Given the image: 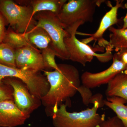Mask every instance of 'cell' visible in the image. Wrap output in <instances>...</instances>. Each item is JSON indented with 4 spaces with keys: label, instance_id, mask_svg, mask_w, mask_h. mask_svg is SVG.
Masks as SVG:
<instances>
[{
    "label": "cell",
    "instance_id": "1",
    "mask_svg": "<svg viewBox=\"0 0 127 127\" xmlns=\"http://www.w3.org/2000/svg\"><path fill=\"white\" fill-rule=\"evenodd\" d=\"M43 72L50 89L41 101L51 116L63 102L68 101L76 95L81 85V77L77 68L67 64H58V68L54 70Z\"/></svg>",
    "mask_w": 127,
    "mask_h": 127
},
{
    "label": "cell",
    "instance_id": "2",
    "mask_svg": "<svg viewBox=\"0 0 127 127\" xmlns=\"http://www.w3.org/2000/svg\"><path fill=\"white\" fill-rule=\"evenodd\" d=\"M84 24L82 22H79L66 30L69 34L64 38V42L70 56L69 60L78 63L84 66L87 63L92 62L94 57L103 63L113 59V55L112 52L113 49L111 46L105 49L104 53H98V52H103L104 48L99 46L92 47L77 38L76 35L78 29Z\"/></svg>",
    "mask_w": 127,
    "mask_h": 127
},
{
    "label": "cell",
    "instance_id": "3",
    "mask_svg": "<svg viewBox=\"0 0 127 127\" xmlns=\"http://www.w3.org/2000/svg\"><path fill=\"white\" fill-rule=\"evenodd\" d=\"M93 106L78 112H68L67 105L62 104L57 111L51 115L55 127H99L105 120L104 114L97 113L99 103L95 102Z\"/></svg>",
    "mask_w": 127,
    "mask_h": 127
},
{
    "label": "cell",
    "instance_id": "4",
    "mask_svg": "<svg viewBox=\"0 0 127 127\" xmlns=\"http://www.w3.org/2000/svg\"><path fill=\"white\" fill-rule=\"evenodd\" d=\"M36 27L42 28L49 34L52 42L50 46L56 56L63 60H69L70 56L66 49L64 38L69 33L64 28L57 15L48 11L39 12L35 14Z\"/></svg>",
    "mask_w": 127,
    "mask_h": 127
},
{
    "label": "cell",
    "instance_id": "5",
    "mask_svg": "<svg viewBox=\"0 0 127 127\" xmlns=\"http://www.w3.org/2000/svg\"><path fill=\"white\" fill-rule=\"evenodd\" d=\"M102 0H70L65 3L57 15L65 30L79 22H93L97 7Z\"/></svg>",
    "mask_w": 127,
    "mask_h": 127
},
{
    "label": "cell",
    "instance_id": "6",
    "mask_svg": "<svg viewBox=\"0 0 127 127\" xmlns=\"http://www.w3.org/2000/svg\"><path fill=\"white\" fill-rule=\"evenodd\" d=\"M0 12L10 27L18 33H27L36 27L37 22L30 5H22L11 0H1Z\"/></svg>",
    "mask_w": 127,
    "mask_h": 127
},
{
    "label": "cell",
    "instance_id": "7",
    "mask_svg": "<svg viewBox=\"0 0 127 127\" xmlns=\"http://www.w3.org/2000/svg\"><path fill=\"white\" fill-rule=\"evenodd\" d=\"M7 77L20 79L26 84L31 93L41 100L50 89L47 78L41 71L10 67L0 64V86L3 84L2 79Z\"/></svg>",
    "mask_w": 127,
    "mask_h": 127
},
{
    "label": "cell",
    "instance_id": "8",
    "mask_svg": "<svg viewBox=\"0 0 127 127\" xmlns=\"http://www.w3.org/2000/svg\"><path fill=\"white\" fill-rule=\"evenodd\" d=\"M2 82L12 87L14 102L21 111L31 114L41 106L40 99L33 96L26 84L20 79L7 77L2 79Z\"/></svg>",
    "mask_w": 127,
    "mask_h": 127
},
{
    "label": "cell",
    "instance_id": "9",
    "mask_svg": "<svg viewBox=\"0 0 127 127\" xmlns=\"http://www.w3.org/2000/svg\"><path fill=\"white\" fill-rule=\"evenodd\" d=\"M112 63L108 68L96 73L85 72L81 80L82 85L90 89L108 84L116 75L127 69V66L113 55Z\"/></svg>",
    "mask_w": 127,
    "mask_h": 127
},
{
    "label": "cell",
    "instance_id": "10",
    "mask_svg": "<svg viewBox=\"0 0 127 127\" xmlns=\"http://www.w3.org/2000/svg\"><path fill=\"white\" fill-rule=\"evenodd\" d=\"M116 1V5L114 6H112L111 9L103 16L99 27L95 33L92 34L83 33V35L90 37L82 40V42L87 44L94 40L95 42H97L99 46L105 49L109 46V41L103 38V34L109 28L118 23L119 20L117 17L118 9L120 8H124V0H117Z\"/></svg>",
    "mask_w": 127,
    "mask_h": 127
},
{
    "label": "cell",
    "instance_id": "11",
    "mask_svg": "<svg viewBox=\"0 0 127 127\" xmlns=\"http://www.w3.org/2000/svg\"><path fill=\"white\" fill-rule=\"evenodd\" d=\"M16 64L20 69L39 72L45 70L43 58L32 45L16 50Z\"/></svg>",
    "mask_w": 127,
    "mask_h": 127
},
{
    "label": "cell",
    "instance_id": "12",
    "mask_svg": "<svg viewBox=\"0 0 127 127\" xmlns=\"http://www.w3.org/2000/svg\"><path fill=\"white\" fill-rule=\"evenodd\" d=\"M30 115L21 111L14 100L0 102V127H15L23 125Z\"/></svg>",
    "mask_w": 127,
    "mask_h": 127
},
{
    "label": "cell",
    "instance_id": "13",
    "mask_svg": "<svg viewBox=\"0 0 127 127\" xmlns=\"http://www.w3.org/2000/svg\"><path fill=\"white\" fill-rule=\"evenodd\" d=\"M107 97L117 96L127 101V69L116 75L108 84Z\"/></svg>",
    "mask_w": 127,
    "mask_h": 127
},
{
    "label": "cell",
    "instance_id": "14",
    "mask_svg": "<svg viewBox=\"0 0 127 127\" xmlns=\"http://www.w3.org/2000/svg\"><path fill=\"white\" fill-rule=\"evenodd\" d=\"M66 0H30L29 5L32 7L34 15L39 12L48 11L57 15L61 10Z\"/></svg>",
    "mask_w": 127,
    "mask_h": 127
},
{
    "label": "cell",
    "instance_id": "15",
    "mask_svg": "<svg viewBox=\"0 0 127 127\" xmlns=\"http://www.w3.org/2000/svg\"><path fill=\"white\" fill-rule=\"evenodd\" d=\"M127 103L125 99L117 96L107 97L104 100V105L115 113L125 127H127Z\"/></svg>",
    "mask_w": 127,
    "mask_h": 127
},
{
    "label": "cell",
    "instance_id": "16",
    "mask_svg": "<svg viewBox=\"0 0 127 127\" xmlns=\"http://www.w3.org/2000/svg\"><path fill=\"white\" fill-rule=\"evenodd\" d=\"M27 33L30 43L41 50L48 47L51 42L49 34L42 28L36 26Z\"/></svg>",
    "mask_w": 127,
    "mask_h": 127
},
{
    "label": "cell",
    "instance_id": "17",
    "mask_svg": "<svg viewBox=\"0 0 127 127\" xmlns=\"http://www.w3.org/2000/svg\"><path fill=\"white\" fill-rule=\"evenodd\" d=\"M2 42L8 44L15 50L32 45L28 40L27 33H18L10 27L6 30Z\"/></svg>",
    "mask_w": 127,
    "mask_h": 127
},
{
    "label": "cell",
    "instance_id": "18",
    "mask_svg": "<svg viewBox=\"0 0 127 127\" xmlns=\"http://www.w3.org/2000/svg\"><path fill=\"white\" fill-rule=\"evenodd\" d=\"M109 46L117 52L122 49H127V28L118 29L109 28Z\"/></svg>",
    "mask_w": 127,
    "mask_h": 127
},
{
    "label": "cell",
    "instance_id": "19",
    "mask_svg": "<svg viewBox=\"0 0 127 127\" xmlns=\"http://www.w3.org/2000/svg\"><path fill=\"white\" fill-rule=\"evenodd\" d=\"M16 50L8 44L0 43V64L11 67H17Z\"/></svg>",
    "mask_w": 127,
    "mask_h": 127
},
{
    "label": "cell",
    "instance_id": "20",
    "mask_svg": "<svg viewBox=\"0 0 127 127\" xmlns=\"http://www.w3.org/2000/svg\"><path fill=\"white\" fill-rule=\"evenodd\" d=\"M41 54L45 65V71H52V70H54L58 68V64L55 61L56 54L50 46L42 50Z\"/></svg>",
    "mask_w": 127,
    "mask_h": 127
},
{
    "label": "cell",
    "instance_id": "21",
    "mask_svg": "<svg viewBox=\"0 0 127 127\" xmlns=\"http://www.w3.org/2000/svg\"><path fill=\"white\" fill-rule=\"evenodd\" d=\"M13 92V89L10 85L4 83L0 85V102L7 100H14Z\"/></svg>",
    "mask_w": 127,
    "mask_h": 127
},
{
    "label": "cell",
    "instance_id": "22",
    "mask_svg": "<svg viewBox=\"0 0 127 127\" xmlns=\"http://www.w3.org/2000/svg\"><path fill=\"white\" fill-rule=\"evenodd\" d=\"M78 92L81 95L83 104L86 106L90 104V101L93 95L91 89L83 85H80L78 89Z\"/></svg>",
    "mask_w": 127,
    "mask_h": 127
},
{
    "label": "cell",
    "instance_id": "23",
    "mask_svg": "<svg viewBox=\"0 0 127 127\" xmlns=\"http://www.w3.org/2000/svg\"><path fill=\"white\" fill-rule=\"evenodd\" d=\"M99 127H125L117 116L108 118L101 124Z\"/></svg>",
    "mask_w": 127,
    "mask_h": 127
},
{
    "label": "cell",
    "instance_id": "24",
    "mask_svg": "<svg viewBox=\"0 0 127 127\" xmlns=\"http://www.w3.org/2000/svg\"><path fill=\"white\" fill-rule=\"evenodd\" d=\"M7 25L5 18L0 12V43L2 42L6 31V26Z\"/></svg>",
    "mask_w": 127,
    "mask_h": 127
},
{
    "label": "cell",
    "instance_id": "25",
    "mask_svg": "<svg viewBox=\"0 0 127 127\" xmlns=\"http://www.w3.org/2000/svg\"><path fill=\"white\" fill-rule=\"evenodd\" d=\"M114 55L127 66V49H120Z\"/></svg>",
    "mask_w": 127,
    "mask_h": 127
},
{
    "label": "cell",
    "instance_id": "26",
    "mask_svg": "<svg viewBox=\"0 0 127 127\" xmlns=\"http://www.w3.org/2000/svg\"><path fill=\"white\" fill-rule=\"evenodd\" d=\"M95 102H97L99 103V107L101 108L104 106V100L103 99V96L100 93H97L93 95L90 101V103L94 104Z\"/></svg>",
    "mask_w": 127,
    "mask_h": 127
},
{
    "label": "cell",
    "instance_id": "27",
    "mask_svg": "<svg viewBox=\"0 0 127 127\" xmlns=\"http://www.w3.org/2000/svg\"><path fill=\"white\" fill-rule=\"evenodd\" d=\"M124 8L126 9L127 10V2L124 5ZM127 28V15L124 18V24L122 28L123 29Z\"/></svg>",
    "mask_w": 127,
    "mask_h": 127
}]
</instances>
